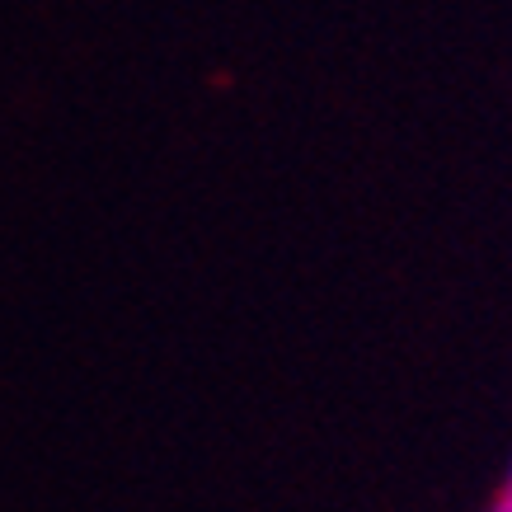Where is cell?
<instances>
[{
	"label": "cell",
	"instance_id": "cell-2",
	"mask_svg": "<svg viewBox=\"0 0 512 512\" xmlns=\"http://www.w3.org/2000/svg\"><path fill=\"white\" fill-rule=\"evenodd\" d=\"M489 512H512V508H503V503H494V508H489Z\"/></svg>",
	"mask_w": 512,
	"mask_h": 512
},
{
	"label": "cell",
	"instance_id": "cell-1",
	"mask_svg": "<svg viewBox=\"0 0 512 512\" xmlns=\"http://www.w3.org/2000/svg\"><path fill=\"white\" fill-rule=\"evenodd\" d=\"M503 508H512V466H508V484H503Z\"/></svg>",
	"mask_w": 512,
	"mask_h": 512
}]
</instances>
